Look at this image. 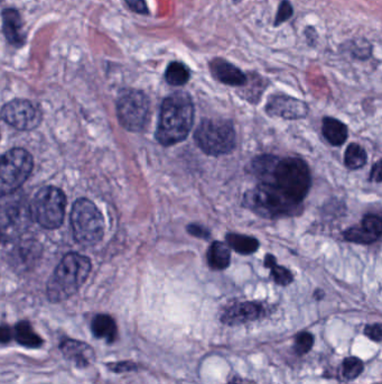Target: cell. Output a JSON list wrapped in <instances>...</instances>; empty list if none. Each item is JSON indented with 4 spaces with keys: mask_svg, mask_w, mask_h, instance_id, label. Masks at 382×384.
Returning a JSON list of instances; mask_svg holds the SVG:
<instances>
[{
    "mask_svg": "<svg viewBox=\"0 0 382 384\" xmlns=\"http://www.w3.org/2000/svg\"><path fill=\"white\" fill-rule=\"evenodd\" d=\"M210 70L217 81L228 84V86H233V87L244 86L248 80L246 74L241 71L240 69L223 59H215L211 61Z\"/></svg>",
    "mask_w": 382,
    "mask_h": 384,
    "instance_id": "obj_15",
    "label": "cell"
},
{
    "mask_svg": "<svg viewBox=\"0 0 382 384\" xmlns=\"http://www.w3.org/2000/svg\"><path fill=\"white\" fill-rule=\"evenodd\" d=\"M33 158L26 150L14 148L0 158V197L11 195L32 173Z\"/></svg>",
    "mask_w": 382,
    "mask_h": 384,
    "instance_id": "obj_7",
    "label": "cell"
},
{
    "mask_svg": "<svg viewBox=\"0 0 382 384\" xmlns=\"http://www.w3.org/2000/svg\"><path fill=\"white\" fill-rule=\"evenodd\" d=\"M92 334L108 343H113L118 336V328L115 319L109 315H97L91 323Z\"/></svg>",
    "mask_w": 382,
    "mask_h": 384,
    "instance_id": "obj_17",
    "label": "cell"
},
{
    "mask_svg": "<svg viewBox=\"0 0 382 384\" xmlns=\"http://www.w3.org/2000/svg\"><path fill=\"white\" fill-rule=\"evenodd\" d=\"M314 345V336L311 333L304 332L297 335L295 338V352L299 355H305Z\"/></svg>",
    "mask_w": 382,
    "mask_h": 384,
    "instance_id": "obj_26",
    "label": "cell"
},
{
    "mask_svg": "<svg viewBox=\"0 0 382 384\" xmlns=\"http://www.w3.org/2000/svg\"><path fill=\"white\" fill-rule=\"evenodd\" d=\"M14 338L21 346L27 348H38L44 340L34 332L29 321H21L14 328Z\"/></svg>",
    "mask_w": 382,
    "mask_h": 384,
    "instance_id": "obj_19",
    "label": "cell"
},
{
    "mask_svg": "<svg viewBox=\"0 0 382 384\" xmlns=\"http://www.w3.org/2000/svg\"><path fill=\"white\" fill-rule=\"evenodd\" d=\"M110 368L113 371L119 372H128L133 371V370H136V365L131 362H120V363L110 364Z\"/></svg>",
    "mask_w": 382,
    "mask_h": 384,
    "instance_id": "obj_31",
    "label": "cell"
},
{
    "mask_svg": "<svg viewBox=\"0 0 382 384\" xmlns=\"http://www.w3.org/2000/svg\"><path fill=\"white\" fill-rule=\"evenodd\" d=\"M371 180L377 181L378 183L381 182V166H380V162H378V163L374 166V168H372Z\"/></svg>",
    "mask_w": 382,
    "mask_h": 384,
    "instance_id": "obj_33",
    "label": "cell"
},
{
    "mask_svg": "<svg viewBox=\"0 0 382 384\" xmlns=\"http://www.w3.org/2000/svg\"><path fill=\"white\" fill-rule=\"evenodd\" d=\"M293 6L288 1V0H282L280 3L279 9H278L277 15H276L275 26H279L280 24H283L288 19L293 16Z\"/></svg>",
    "mask_w": 382,
    "mask_h": 384,
    "instance_id": "obj_27",
    "label": "cell"
},
{
    "mask_svg": "<svg viewBox=\"0 0 382 384\" xmlns=\"http://www.w3.org/2000/svg\"><path fill=\"white\" fill-rule=\"evenodd\" d=\"M191 72L185 64L181 62H172L166 69L165 79L170 86L180 87L189 81Z\"/></svg>",
    "mask_w": 382,
    "mask_h": 384,
    "instance_id": "obj_23",
    "label": "cell"
},
{
    "mask_svg": "<svg viewBox=\"0 0 382 384\" xmlns=\"http://www.w3.org/2000/svg\"><path fill=\"white\" fill-rule=\"evenodd\" d=\"M72 231L78 244L90 248L103 240L105 219L95 203L82 198L74 203L71 213Z\"/></svg>",
    "mask_w": 382,
    "mask_h": 384,
    "instance_id": "obj_5",
    "label": "cell"
},
{
    "mask_svg": "<svg viewBox=\"0 0 382 384\" xmlns=\"http://www.w3.org/2000/svg\"><path fill=\"white\" fill-rule=\"evenodd\" d=\"M187 232L197 238H203V240H209L210 232L205 227L200 226V225L192 224L187 226Z\"/></svg>",
    "mask_w": 382,
    "mask_h": 384,
    "instance_id": "obj_30",
    "label": "cell"
},
{
    "mask_svg": "<svg viewBox=\"0 0 382 384\" xmlns=\"http://www.w3.org/2000/svg\"><path fill=\"white\" fill-rule=\"evenodd\" d=\"M264 315V309L260 303H238L229 305L221 315L223 324L240 325L257 320Z\"/></svg>",
    "mask_w": 382,
    "mask_h": 384,
    "instance_id": "obj_13",
    "label": "cell"
},
{
    "mask_svg": "<svg viewBox=\"0 0 382 384\" xmlns=\"http://www.w3.org/2000/svg\"><path fill=\"white\" fill-rule=\"evenodd\" d=\"M14 337V330L7 326H0V344H7L11 342Z\"/></svg>",
    "mask_w": 382,
    "mask_h": 384,
    "instance_id": "obj_32",
    "label": "cell"
},
{
    "mask_svg": "<svg viewBox=\"0 0 382 384\" xmlns=\"http://www.w3.org/2000/svg\"><path fill=\"white\" fill-rule=\"evenodd\" d=\"M381 218L377 215H366L358 226L351 227L343 233L344 240L356 244H372L381 237Z\"/></svg>",
    "mask_w": 382,
    "mask_h": 384,
    "instance_id": "obj_12",
    "label": "cell"
},
{
    "mask_svg": "<svg viewBox=\"0 0 382 384\" xmlns=\"http://www.w3.org/2000/svg\"><path fill=\"white\" fill-rule=\"evenodd\" d=\"M266 111L270 116L285 119L304 118L309 113V107L304 101L289 96H274L268 101Z\"/></svg>",
    "mask_w": 382,
    "mask_h": 384,
    "instance_id": "obj_11",
    "label": "cell"
},
{
    "mask_svg": "<svg viewBox=\"0 0 382 384\" xmlns=\"http://www.w3.org/2000/svg\"><path fill=\"white\" fill-rule=\"evenodd\" d=\"M117 115L125 128L130 132H140L150 118V101L139 90L123 92L117 103Z\"/></svg>",
    "mask_w": 382,
    "mask_h": 384,
    "instance_id": "obj_9",
    "label": "cell"
},
{
    "mask_svg": "<svg viewBox=\"0 0 382 384\" xmlns=\"http://www.w3.org/2000/svg\"><path fill=\"white\" fill-rule=\"evenodd\" d=\"M364 334L373 342L380 343L382 340V328L380 324L368 325L364 328Z\"/></svg>",
    "mask_w": 382,
    "mask_h": 384,
    "instance_id": "obj_28",
    "label": "cell"
},
{
    "mask_svg": "<svg viewBox=\"0 0 382 384\" xmlns=\"http://www.w3.org/2000/svg\"><path fill=\"white\" fill-rule=\"evenodd\" d=\"M126 3L129 6V9L135 13L140 14V15L148 14V9H147L145 0H126Z\"/></svg>",
    "mask_w": 382,
    "mask_h": 384,
    "instance_id": "obj_29",
    "label": "cell"
},
{
    "mask_svg": "<svg viewBox=\"0 0 382 384\" xmlns=\"http://www.w3.org/2000/svg\"><path fill=\"white\" fill-rule=\"evenodd\" d=\"M194 105L187 92L177 91L162 101L156 138L164 146L183 142L193 126Z\"/></svg>",
    "mask_w": 382,
    "mask_h": 384,
    "instance_id": "obj_2",
    "label": "cell"
},
{
    "mask_svg": "<svg viewBox=\"0 0 382 384\" xmlns=\"http://www.w3.org/2000/svg\"><path fill=\"white\" fill-rule=\"evenodd\" d=\"M1 117L6 123L21 131L36 128L42 121V113L37 106L24 99L6 103L1 109Z\"/></svg>",
    "mask_w": 382,
    "mask_h": 384,
    "instance_id": "obj_10",
    "label": "cell"
},
{
    "mask_svg": "<svg viewBox=\"0 0 382 384\" xmlns=\"http://www.w3.org/2000/svg\"><path fill=\"white\" fill-rule=\"evenodd\" d=\"M252 168L260 182L272 184L295 203L301 205L309 193L311 172L301 158L262 156L254 158Z\"/></svg>",
    "mask_w": 382,
    "mask_h": 384,
    "instance_id": "obj_1",
    "label": "cell"
},
{
    "mask_svg": "<svg viewBox=\"0 0 382 384\" xmlns=\"http://www.w3.org/2000/svg\"><path fill=\"white\" fill-rule=\"evenodd\" d=\"M323 135L333 146H341L348 138V127L339 119L325 117L323 119Z\"/></svg>",
    "mask_w": 382,
    "mask_h": 384,
    "instance_id": "obj_18",
    "label": "cell"
},
{
    "mask_svg": "<svg viewBox=\"0 0 382 384\" xmlns=\"http://www.w3.org/2000/svg\"><path fill=\"white\" fill-rule=\"evenodd\" d=\"M363 362L360 358H346L342 363V374L346 380H354L363 372Z\"/></svg>",
    "mask_w": 382,
    "mask_h": 384,
    "instance_id": "obj_25",
    "label": "cell"
},
{
    "mask_svg": "<svg viewBox=\"0 0 382 384\" xmlns=\"http://www.w3.org/2000/svg\"><path fill=\"white\" fill-rule=\"evenodd\" d=\"M244 205L264 218L295 216L301 213V205L289 201L272 184L266 182H260L254 189L247 192Z\"/></svg>",
    "mask_w": 382,
    "mask_h": 384,
    "instance_id": "obj_4",
    "label": "cell"
},
{
    "mask_svg": "<svg viewBox=\"0 0 382 384\" xmlns=\"http://www.w3.org/2000/svg\"><path fill=\"white\" fill-rule=\"evenodd\" d=\"M264 266L269 268L272 279L279 286L286 287L293 282L294 276L291 272L284 266H278L277 260L272 254H268L264 258Z\"/></svg>",
    "mask_w": 382,
    "mask_h": 384,
    "instance_id": "obj_22",
    "label": "cell"
},
{
    "mask_svg": "<svg viewBox=\"0 0 382 384\" xmlns=\"http://www.w3.org/2000/svg\"><path fill=\"white\" fill-rule=\"evenodd\" d=\"M91 271V262L78 253L64 256L48 284V297L52 303L68 300L76 295Z\"/></svg>",
    "mask_w": 382,
    "mask_h": 384,
    "instance_id": "obj_3",
    "label": "cell"
},
{
    "mask_svg": "<svg viewBox=\"0 0 382 384\" xmlns=\"http://www.w3.org/2000/svg\"><path fill=\"white\" fill-rule=\"evenodd\" d=\"M194 140L207 156H224L236 148V131L227 119H205L197 126Z\"/></svg>",
    "mask_w": 382,
    "mask_h": 384,
    "instance_id": "obj_6",
    "label": "cell"
},
{
    "mask_svg": "<svg viewBox=\"0 0 382 384\" xmlns=\"http://www.w3.org/2000/svg\"><path fill=\"white\" fill-rule=\"evenodd\" d=\"M66 199L56 187H45L37 192L29 207L31 217L44 228L54 229L63 223Z\"/></svg>",
    "mask_w": 382,
    "mask_h": 384,
    "instance_id": "obj_8",
    "label": "cell"
},
{
    "mask_svg": "<svg viewBox=\"0 0 382 384\" xmlns=\"http://www.w3.org/2000/svg\"><path fill=\"white\" fill-rule=\"evenodd\" d=\"M60 350L66 360L76 368H84L91 365L96 360L93 348L87 343L76 340H64L60 344Z\"/></svg>",
    "mask_w": 382,
    "mask_h": 384,
    "instance_id": "obj_14",
    "label": "cell"
},
{
    "mask_svg": "<svg viewBox=\"0 0 382 384\" xmlns=\"http://www.w3.org/2000/svg\"><path fill=\"white\" fill-rule=\"evenodd\" d=\"M230 248L224 243L215 242L207 251V263L213 270H224L230 266Z\"/></svg>",
    "mask_w": 382,
    "mask_h": 384,
    "instance_id": "obj_20",
    "label": "cell"
},
{
    "mask_svg": "<svg viewBox=\"0 0 382 384\" xmlns=\"http://www.w3.org/2000/svg\"><path fill=\"white\" fill-rule=\"evenodd\" d=\"M3 31L6 39L11 44L15 46L24 44L25 34L23 33V21L19 11L11 9L3 11Z\"/></svg>",
    "mask_w": 382,
    "mask_h": 384,
    "instance_id": "obj_16",
    "label": "cell"
},
{
    "mask_svg": "<svg viewBox=\"0 0 382 384\" xmlns=\"http://www.w3.org/2000/svg\"><path fill=\"white\" fill-rule=\"evenodd\" d=\"M344 163L351 170H358L366 164V152L361 145L352 143L349 145L344 156Z\"/></svg>",
    "mask_w": 382,
    "mask_h": 384,
    "instance_id": "obj_24",
    "label": "cell"
},
{
    "mask_svg": "<svg viewBox=\"0 0 382 384\" xmlns=\"http://www.w3.org/2000/svg\"><path fill=\"white\" fill-rule=\"evenodd\" d=\"M225 241H227L229 248H232L233 251L244 254V256L252 254L259 248V241L252 236H246V235L231 233V234H227Z\"/></svg>",
    "mask_w": 382,
    "mask_h": 384,
    "instance_id": "obj_21",
    "label": "cell"
}]
</instances>
